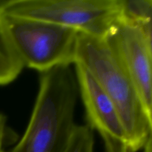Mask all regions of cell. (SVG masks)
Instances as JSON below:
<instances>
[{"label":"cell","mask_w":152,"mask_h":152,"mask_svg":"<svg viewBox=\"0 0 152 152\" xmlns=\"http://www.w3.org/2000/svg\"><path fill=\"white\" fill-rule=\"evenodd\" d=\"M74 64L81 65L114 104L127 133L129 152L143 148L151 138L152 117L105 37L79 32Z\"/></svg>","instance_id":"cell-1"},{"label":"cell","mask_w":152,"mask_h":152,"mask_svg":"<svg viewBox=\"0 0 152 152\" xmlns=\"http://www.w3.org/2000/svg\"><path fill=\"white\" fill-rule=\"evenodd\" d=\"M79 87L70 65L41 73L39 90L28 128L11 152H64L77 125Z\"/></svg>","instance_id":"cell-2"},{"label":"cell","mask_w":152,"mask_h":152,"mask_svg":"<svg viewBox=\"0 0 152 152\" xmlns=\"http://www.w3.org/2000/svg\"><path fill=\"white\" fill-rule=\"evenodd\" d=\"M122 0H11L0 14L36 19L105 37L120 16Z\"/></svg>","instance_id":"cell-3"},{"label":"cell","mask_w":152,"mask_h":152,"mask_svg":"<svg viewBox=\"0 0 152 152\" xmlns=\"http://www.w3.org/2000/svg\"><path fill=\"white\" fill-rule=\"evenodd\" d=\"M9 40L24 66L44 72L75 61L79 32L36 19L0 14Z\"/></svg>","instance_id":"cell-4"},{"label":"cell","mask_w":152,"mask_h":152,"mask_svg":"<svg viewBox=\"0 0 152 152\" xmlns=\"http://www.w3.org/2000/svg\"><path fill=\"white\" fill-rule=\"evenodd\" d=\"M105 37L151 116V28L139 26L119 18Z\"/></svg>","instance_id":"cell-5"},{"label":"cell","mask_w":152,"mask_h":152,"mask_svg":"<svg viewBox=\"0 0 152 152\" xmlns=\"http://www.w3.org/2000/svg\"><path fill=\"white\" fill-rule=\"evenodd\" d=\"M74 65L88 126L102 137L106 152H129L127 133L114 104L81 65Z\"/></svg>","instance_id":"cell-6"},{"label":"cell","mask_w":152,"mask_h":152,"mask_svg":"<svg viewBox=\"0 0 152 152\" xmlns=\"http://www.w3.org/2000/svg\"><path fill=\"white\" fill-rule=\"evenodd\" d=\"M23 67L9 40L0 16V86L13 81Z\"/></svg>","instance_id":"cell-7"},{"label":"cell","mask_w":152,"mask_h":152,"mask_svg":"<svg viewBox=\"0 0 152 152\" xmlns=\"http://www.w3.org/2000/svg\"><path fill=\"white\" fill-rule=\"evenodd\" d=\"M151 0H122L120 19L139 26L151 28Z\"/></svg>","instance_id":"cell-8"},{"label":"cell","mask_w":152,"mask_h":152,"mask_svg":"<svg viewBox=\"0 0 152 152\" xmlns=\"http://www.w3.org/2000/svg\"><path fill=\"white\" fill-rule=\"evenodd\" d=\"M94 134L88 126H76L64 152H94Z\"/></svg>","instance_id":"cell-9"},{"label":"cell","mask_w":152,"mask_h":152,"mask_svg":"<svg viewBox=\"0 0 152 152\" xmlns=\"http://www.w3.org/2000/svg\"><path fill=\"white\" fill-rule=\"evenodd\" d=\"M6 131V118L3 114H0V152H4V139H5Z\"/></svg>","instance_id":"cell-10"},{"label":"cell","mask_w":152,"mask_h":152,"mask_svg":"<svg viewBox=\"0 0 152 152\" xmlns=\"http://www.w3.org/2000/svg\"><path fill=\"white\" fill-rule=\"evenodd\" d=\"M145 151L144 152H151V138L147 141L145 146L143 147Z\"/></svg>","instance_id":"cell-11"}]
</instances>
